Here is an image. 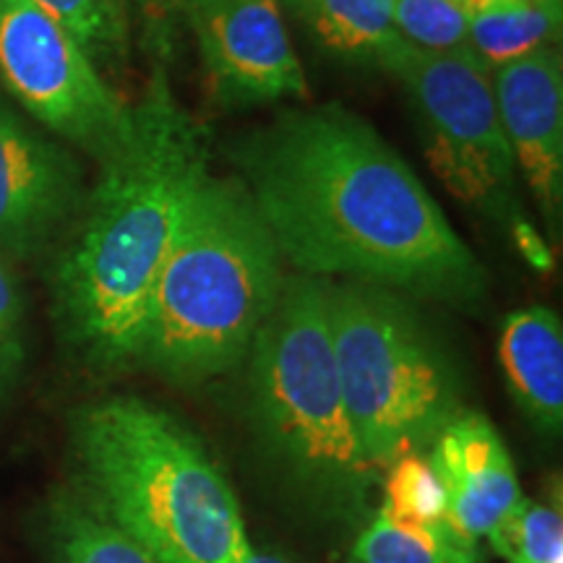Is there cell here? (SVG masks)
Listing matches in <instances>:
<instances>
[{
    "label": "cell",
    "instance_id": "1",
    "mask_svg": "<svg viewBox=\"0 0 563 563\" xmlns=\"http://www.w3.org/2000/svg\"><path fill=\"white\" fill-rule=\"evenodd\" d=\"M224 154L282 262L298 274L462 311L488 300V272L418 173L342 104L285 110L232 139Z\"/></svg>",
    "mask_w": 563,
    "mask_h": 563
},
{
    "label": "cell",
    "instance_id": "2",
    "mask_svg": "<svg viewBox=\"0 0 563 563\" xmlns=\"http://www.w3.org/2000/svg\"><path fill=\"white\" fill-rule=\"evenodd\" d=\"M207 173V129L157 63L131 104L129 136L100 162L53 266V319L81 368L97 376L133 368L154 282Z\"/></svg>",
    "mask_w": 563,
    "mask_h": 563
},
{
    "label": "cell",
    "instance_id": "3",
    "mask_svg": "<svg viewBox=\"0 0 563 563\" xmlns=\"http://www.w3.org/2000/svg\"><path fill=\"white\" fill-rule=\"evenodd\" d=\"M74 488L159 563H241L235 490L199 435L136 394L81 405L68 428Z\"/></svg>",
    "mask_w": 563,
    "mask_h": 563
},
{
    "label": "cell",
    "instance_id": "4",
    "mask_svg": "<svg viewBox=\"0 0 563 563\" xmlns=\"http://www.w3.org/2000/svg\"><path fill=\"white\" fill-rule=\"evenodd\" d=\"M245 415L266 470L316 522L357 532L382 475L336 373L329 279L290 274L245 357Z\"/></svg>",
    "mask_w": 563,
    "mask_h": 563
},
{
    "label": "cell",
    "instance_id": "5",
    "mask_svg": "<svg viewBox=\"0 0 563 563\" xmlns=\"http://www.w3.org/2000/svg\"><path fill=\"white\" fill-rule=\"evenodd\" d=\"M282 266L241 180L203 175L154 282L133 368L173 386L235 371L279 298Z\"/></svg>",
    "mask_w": 563,
    "mask_h": 563
},
{
    "label": "cell",
    "instance_id": "6",
    "mask_svg": "<svg viewBox=\"0 0 563 563\" xmlns=\"http://www.w3.org/2000/svg\"><path fill=\"white\" fill-rule=\"evenodd\" d=\"M329 327L344 405L378 475L402 456L426 454L467 410L460 357L420 300L329 279Z\"/></svg>",
    "mask_w": 563,
    "mask_h": 563
},
{
    "label": "cell",
    "instance_id": "7",
    "mask_svg": "<svg viewBox=\"0 0 563 563\" xmlns=\"http://www.w3.org/2000/svg\"><path fill=\"white\" fill-rule=\"evenodd\" d=\"M382 70L402 84L410 97L435 178L506 232L527 220L490 70L470 51L426 53L405 40Z\"/></svg>",
    "mask_w": 563,
    "mask_h": 563
},
{
    "label": "cell",
    "instance_id": "8",
    "mask_svg": "<svg viewBox=\"0 0 563 563\" xmlns=\"http://www.w3.org/2000/svg\"><path fill=\"white\" fill-rule=\"evenodd\" d=\"M0 81L63 144L102 162L131 131V104L32 0H0Z\"/></svg>",
    "mask_w": 563,
    "mask_h": 563
},
{
    "label": "cell",
    "instance_id": "9",
    "mask_svg": "<svg viewBox=\"0 0 563 563\" xmlns=\"http://www.w3.org/2000/svg\"><path fill=\"white\" fill-rule=\"evenodd\" d=\"M183 24L194 34L209 95L220 108L308 97L277 0H194Z\"/></svg>",
    "mask_w": 563,
    "mask_h": 563
},
{
    "label": "cell",
    "instance_id": "10",
    "mask_svg": "<svg viewBox=\"0 0 563 563\" xmlns=\"http://www.w3.org/2000/svg\"><path fill=\"white\" fill-rule=\"evenodd\" d=\"M87 191L70 146L0 104V253L26 262L51 249L76 220Z\"/></svg>",
    "mask_w": 563,
    "mask_h": 563
},
{
    "label": "cell",
    "instance_id": "11",
    "mask_svg": "<svg viewBox=\"0 0 563 563\" xmlns=\"http://www.w3.org/2000/svg\"><path fill=\"white\" fill-rule=\"evenodd\" d=\"M493 95L517 173L553 238L563 211V63L555 45L490 70Z\"/></svg>",
    "mask_w": 563,
    "mask_h": 563
},
{
    "label": "cell",
    "instance_id": "12",
    "mask_svg": "<svg viewBox=\"0 0 563 563\" xmlns=\"http://www.w3.org/2000/svg\"><path fill=\"white\" fill-rule=\"evenodd\" d=\"M426 460L441 485L449 522L477 543L522 496L504 435L470 407L435 435Z\"/></svg>",
    "mask_w": 563,
    "mask_h": 563
},
{
    "label": "cell",
    "instance_id": "13",
    "mask_svg": "<svg viewBox=\"0 0 563 563\" xmlns=\"http://www.w3.org/2000/svg\"><path fill=\"white\" fill-rule=\"evenodd\" d=\"M506 386L514 405L540 433L563 428V327L548 306H527L506 316L498 340Z\"/></svg>",
    "mask_w": 563,
    "mask_h": 563
},
{
    "label": "cell",
    "instance_id": "14",
    "mask_svg": "<svg viewBox=\"0 0 563 563\" xmlns=\"http://www.w3.org/2000/svg\"><path fill=\"white\" fill-rule=\"evenodd\" d=\"M298 24L340 60L384 68L402 45L391 16V0H277Z\"/></svg>",
    "mask_w": 563,
    "mask_h": 563
},
{
    "label": "cell",
    "instance_id": "15",
    "mask_svg": "<svg viewBox=\"0 0 563 563\" xmlns=\"http://www.w3.org/2000/svg\"><path fill=\"white\" fill-rule=\"evenodd\" d=\"M40 540L51 563H159L108 522L74 488H58L40 511Z\"/></svg>",
    "mask_w": 563,
    "mask_h": 563
},
{
    "label": "cell",
    "instance_id": "16",
    "mask_svg": "<svg viewBox=\"0 0 563 563\" xmlns=\"http://www.w3.org/2000/svg\"><path fill=\"white\" fill-rule=\"evenodd\" d=\"M350 563H483L481 543L443 519L412 522L376 506L357 527Z\"/></svg>",
    "mask_w": 563,
    "mask_h": 563
},
{
    "label": "cell",
    "instance_id": "17",
    "mask_svg": "<svg viewBox=\"0 0 563 563\" xmlns=\"http://www.w3.org/2000/svg\"><path fill=\"white\" fill-rule=\"evenodd\" d=\"M561 34V3L545 0H496L470 11L467 51L496 70L555 45Z\"/></svg>",
    "mask_w": 563,
    "mask_h": 563
},
{
    "label": "cell",
    "instance_id": "18",
    "mask_svg": "<svg viewBox=\"0 0 563 563\" xmlns=\"http://www.w3.org/2000/svg\"><path fill=\"white\" fill-rule=\"evenodd\" d=\"M60 24L102 76L121 74L131 60V0H32Z\"/></svg>",
    "mask_w": 563,
    "mask_h": 563
},
{
    "label": "cell",
    "instance_id": "19",
    "mask_svg": "<svg viewBox=\"0 0 563 563\" xmlns=\"http://www.w3.org/2000/svg\"><path fill=\"white\" fill-rule=\"evenodd\" d=\"M485 538L506 563H563L561 483L540 498L519 496Z\"/></svg>",
    "mask_w": 563,
    "mask_h": 563
},
{
    "label": "cell",
    "instance_id": "20",
    "mask_svg": "<svg viewBox=\"0 0 563 563\" xmlns=\"http://www.w3.org/2000/svg\"><path fill=\"white\" fill-rule=\"evenodd\" d=\"M399 37L426 53L467 51L470 9L464 0H391Z\"/></svg>",
    "mask_w": 563,
    "mask_h": 563
},
{
    "label": "cell",
    "instance_id": "21",
    "mask_svg": "<svg viewBox=\"0 0 563 563\" xmlns=\"http://www.w3.org/2000/svg\"><path fill=\"white\" fill-rule=\"evenodd\" d=\"M378 488L384 490L378 506H384L394 517L412 519V522H443V519H449L441 485L435 481L426 454H410L389 464Z\"/></svg>",
    "mask_w": 563,
    "mask_h": 563
},
{
    "label": "cell",
    "instance_id": "22",
    "mask_svg": "<svg viewBox=\"0 0 563 563\" xmlns=\"http://www.w3.org/2000/svg\"><path fill=\"white\" fill-rule=\"evenodd\" d=\"M26 361V302L11 258L0 253V405L11 397Z\"/></svg>",
    "mask_w": 563,
    "mask_h": 563
},
{
    "label": "cell",
    "instance_id": "23",
    "mask_svg": "<svg viewBox=\"0 0 563 563\" xmlns=\"http://www.w3.org/2000/svg\"><path fill=\"white\" fill-rule=\"evenodd\" d=\"M509 235L514 238V245L522 251V256L527 258V264H530L532 269H538V272L551 269L553 266L551 249H548V243L540 238V232L534 230V224H530L527 220L517 222L511 228Z\"/></svg>",
    "mask_w": 563,
    "mask_h": 563
},
{
    "label": "cell",
    "instance_id": "24",
    "mask_svg": "<svg viewBox=\"0 0 563 563\" xmlns=\"http://www.w3.org/2000/svg\"><path fill=\"white\" fill-rule=\"evenodd\" d=\"M141 13H144L146 21L157 30L159 24H165V21H173V19H180L186 16L188 5L194 3V0H136Z\"/></svg>",
    "mask_w": 563,
    "mask_h": 563
},
{
    "label": "cell",
    "instance_id": "25",
    "mask_svg": "<svg viewBox=\"0 0 563 563\" xmlns=\"http://www.w3.org/2000/svg\"><path fill=\"white\" fill-rule=\"evenodd\" d=\"M241 563H292V561L287 559V555L274 553V551H264V548H256L251 543Z\"/></svg>",
    "mask_w": 563,
    "mask_h": 563
},
{
    "label": "cell",
    "instance_id": "26",
    "mask_svg": "<svg viewBox=\"0 0 563 563\" xmlns=\"http://www.w3.org/2000/svg\"><path fill=\"white\" fill-rule=\"evenodd\" d=\"M488 3H496V0H475L473 11L481 9V5H488ZM545 3H563V0H545Z\"/></svg>",
    "mask_w": 563,
    "mask_h": 563
},
{
    "label": "cell",
    "instance_id": "27",
    "mask_svg": "<svg viewBox=\"0 0 563 563\" xmlns=\"http://www.w3.org/2000/svg\"><path fill=\"white\" fill-rule=\"evenodd\" d=\"M464 3H467V9L473 11V5H475V0H464Z\"/></svg>",
    "mask_w": 563,
    "mask_h": 563
}]
</instances>
